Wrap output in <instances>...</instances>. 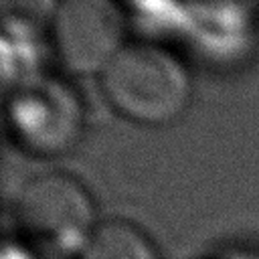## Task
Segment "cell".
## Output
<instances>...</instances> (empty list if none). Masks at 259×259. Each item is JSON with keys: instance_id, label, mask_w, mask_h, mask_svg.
<instances>
[{"instance_id": "obj_1", "label": "cell", "mask_w": 259, "mask_h": 259, "mask_svg": "<svg viewBox=\"0 0 259 259\" xmlns=\"http://www.w3.org/2000/svg\"><path fill=\"white\" fill-rule=\"evenodd\" d=\"M101 89L125 117L166 123L186 107L190 79L172 53L150 42H127L101 71Z\"/></svg>"}, {"instance_id": "obj_2", "label": "cell", "mask_w": 259, "mask_h": 259, "mask_svg": "<svg viewBox=\"0 0 259 259\" xmlns=\"http://www.w3.org/2000/svg\"><path fill=\"white\" fill-rule=\"evenodd\" d=\"M14 219L30 243L55 253L79 251L95 227L93 200L85 186L55 170L22 182L14 198Z\"/></svg>"}, {"instance_id": "obj_3", "label": "cell", "mask_w": 259, "mask_h": 259, "mask_svg": "<svg viewBox=\"0 0 259 259\" xmlns=\"http://www.w3.org/2000/svg\"><path fill=\"white\" fill-rule=\"evenodd\" d=\"M6 123L14 142L32 154L67 150L81 127V105L75 93L53 77L18 81L6 99Z\"/></svg>"}, {"instance_id": "obj_4", "label": "cell", "mask_w": 259, "mask_h": 259, "mask_svg": "<svg viewBox=\"0 0 259 259\" xmlns=\"http://www.w3.org/2000/svg\"><path fill=\"white\" fill-rule=\"evenodd\" d=\"M49 38L65 69L103 71L123 47V14L107 0H65L53 8Z\"/></svg>"}, {"instance_id": "obj_5", "label": "cell", "mask_w": 259, "mask_h": 259, "mask_svg": "<svg viewBox=\"0 0 259 259\" xmlns=\"http://www.w3.org/2000/svg\"><path fill=\"white\" fill-rule=\"evenodd\" d=\"M79 259H158L152 241L130 221L95 223L79 249Z\"/></svg>"}]
</instances>
